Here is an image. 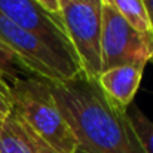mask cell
<instances>
[{"label": "cell", "mask_w": 153, "mask_h": 153, "mask_svg": "<svg viewBox=\"0 0 153 153\" xmlns=\"http://www.w3.org/2000/svg\"><path fill=\"white\" fill-rule=\"evenodd\" d=\"M74 140V153H144L126 110L114 105L83 73L45 80Z\"/></svg>", "instance_id": "cell-1"}, {"label": "cell", "mask_w": 153, "mask_h": 153, "mask_svg": "<svg viewBox=\"0 0 153 153\" xmlns=\"http://www.w3.org/2000/svg\"><path fill=\"white\" fill-rule=\"evenodd\" d=\"M12 111L55 153H74L76 140L45 79L30 77L9 89Z\"/></svg>", "instance_id": "cell-2"}, {"label": "cell", "mask_w": 153, "mask_h": 153, "mask_svg": "<svg viewBox=\"0 0 153 153\" xmlns=\"http://www.w3.org/2000/svg\"><path fill=\"white\" fill-rule=\"evenodd\" d=\"M58 9L82 73L97 79L101 73V0H58Z\"/></svg>", "instance_id": "cell-3"}, {"label": "cell", "mask_w": 153, "mask_h": 153, "mask_svg": "<svg viewBox=\"0 0 153 153\" xmlns=\"http://www.w3.org/2000/svg\"><path fill=\"white\" fill-rule=\"evenodd\" d=\"M101 71L153 62V34L135 30L111 4L101 0Z\"/></svg>", "instance_id": "cell-4"}, {"label": "cell", "mask_w": 153, "mask_h": 153, "mask_svg": "<svg viewBox=\"0 0 153 153\" xmlns=\"http://www.w3.org/2000/svg\"><path fill=\"white\" fill-rule=\"evenodd\" d=\"M0 40L40 79L67 80L82 73L79 64L53 52L36 34L15 25L0 13Z\"/></svg>", "instance_id": "cell-5"}, {"label": "cell", "mask_w": 153, "mask_h": 153, "mask_svg": "<svg viewBox=\"0 0 153 153\" xmlns=\"http://www.w3.org/2000/svg\"><path fill=\"white\" fill-rule=\"evenodd\" d=\"M0 13L15 25L40 37L58 55L79 64L59 15L48 12L36 0H0Z\"/></svg>", "instance_id": "cell-6"}, {"label": "cell", "mask_w": 153, "mask_h": 153, "mask_svg": "<svg viewBox=\"0 0 153 153\" xmlns=\"http://www.w3.org/2000/svg\"><path fill=\"white\" fill-rule=\"evenodd\" d=\"M144 64H126L104 70L95 79L102 94L114 105L126 110L135 98L140 88Z\"/></svg>", "instance_id": "cell-7"}, {"label": "cell", "mask_w": 153, "mask_h": 153, "mask_svg": "<svg viewBox=\"0 0 153 153\" xmlns=\"http://www.w3.org/2000/svg\"><path fill=\"white\" fill-rule=\"evenodd\" d=\"M0 153H55L10 111L0 119Z\"/></svg>", "instance_id": "cell-8"}, {"label": "cell", "mask_w": 153, "mask_h": 153, "mask_svg": "<svg viewBox=\"0 0 153 153\" xmlns=\"http://www.w3.org/2000/svg\"><path fill=\"white\" fill-rule=\"evenodd\" d=\"M105 1L111 4L114 10L120 16H123L135 30L144 34H153L143 0H105Z\"/></svg>", "instance_id": "cell-9"}, {"label": "cell", "mask_w": 153, "mask_h": 153, "mask_svg": "<svg viewBox=\"0 0 153 153\" xmlns=\"http://www.w3.org/2000/svg\"><path fill=\"white\" fill-rule=\"evenodd\" d=\"M126 113L131 119L135 135L138 137L144 153H153V122L137 107L129 105Z\"/></svg>", "instance_id": "cell-10"}, {"label": "cell", "mask_w": 153, "mask_h": 153, "mask_svg": "<svg viewBox=\"0 0 153 153\" xmlns=\"http://www.w3.org/2000/svg\"><path fill=\"white\" fill-rule=\"evenodd\" d=\"M10 111H12L10 100L7 98V95L4 92L0 91V119H3L4 116H7Z\"/></svg>", "instance_id": "cell-11"}, {"label": "cell", "mask_w": 153, "mask_h": 153, "mask_svg": "<svg viewBox=\"0 0 153 153\" xmlns=\"http://www.w3.org/2000/svg\"><path fill=\"white\" fill-rule=\"evenodd\" d=\"M39 4H42L48 12L55 13V15H59V9H58V0H36Z\"/></svg>", "instance_id": "cell-12"}, {"label": "cell", "mask_w": 153, "mask_h": 153, "mask_svg": "<svg viewBox=\"0 0 153 153\" xmlns=\"http://www.w3.org/2000/svg\"><path fill=\"white\" fill-rule=\"evenodd\" d=\"M143 4H144V9L147 12V16H149V21H150L153 30V0H143Z\"/></svg>", "instance_id": "cell-13"}]
</instances>
